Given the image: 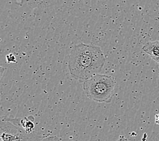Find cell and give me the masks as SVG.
Segmentation results:
<instances>
[{"label": "cell", "instance_id": "cell-10", "mask_svg": "<svg viewBox=\"0 0 159 141\" xmlns=\"http://www.w3.org/2000/svg\"><path fill=\"white\" fill-rule=\"evenodd\" d=\"M157 63H158V64H159V59H158V60H157Z\"/></svg>", "mask_w": 159, "mask_h": 141}, {"label": "cell", "instance_id": "cell-7", "mask_svg": "<svg viewBox=\"0 0 159 141\" xmlns=\"http://www.w3.org/2000/svg\"><path fill=\"white\" fill-rule=\"evenodd\" d=\"M6 59H7V63H16V58H15V56L12 54H10L7 55L6 56Z\"/></svg>", "mask_w": 159, "mask_h": 141}, {"label": "cell", "instance_id": "cell-1", "mask_svg": "<svg viewBox=\"0 0 159 141\" xmlns=\"http://www.w3.org/2000/svg\"><path fill=\"white\" fill-rule=\"evenodd\" d=\"M105 63L106 58L100 47L82 43L75 45L72 49L68 67L72 77L84 82L100 74Z\"/></svg>", "mask_w": 159, "mask_h": 141}, {"label": "cell", "instance_id": "cell-6", "mask_svg": "<svg viewBox=\"0 0 159 141\" xmlns=\"http://www.w3.org/2000/svg\"><path fill=\"white\" fill-rule=\"evenodd\" d=\"M41 141H62L61 139H60L58 136H43V139Z\"/></svg>", "mask_w": 159, "mask_h": 141}, {"label": "cell", "instance_id": "cell-4", "mask_svg": "<svg viewBox=\"0 0 159 141\" xmlns=\"http://www.w3.org/2000/svg\"><path fill=\"white\" fill-rule=\"evenodd\" d=\"M142 49L154 61L157 62L159 59V41H149L143 45Z\"/></svg>", "mask_w": 159, "mask_h": 141}, {"label": "cell", "instance_id": "cell-2", "mask_svg": "<svg viewBox=\"0 0 159 141\" xmlns=\"http://www.w3.org/2000/svg\"><path fill=\"white\" fill-rule=\"evenodd\" d=\"M84 93L96 102L111 103L115 92V82L111 76L98 74L83 82Z\"/></svg>", "mask_w": 159, "mask_h": 141}, {"label": "cell", "instance_id": "cell-9", "mask_svg": "<svg viewBox=\"0 0 159 141\" xmlns=\"http://www.w3.org/2000/svg\"><path fill=\"white\" fill-rule=\"evenodd\" d=\"M155 123L159 125V113L157 114L156 116H155Z\"/></svg>", "mask_w": 159, "mask_h": 141}, {"label": "cell", "instance_id": "cell-11", "mask_svg": "<svg viewBox=\"0 0 159 141\" xmlns=\"http://www.w3.org/2000/svg\"><path fill=\"white\" fill-rule=\"evenodd\" d=\"M1 141H2V140H1Z\"/></svg>", "mask_w": 159, "mask_h": 141}, {"label": "cell", "instance_id": "cell-3", "mask_svg": "<svg viewBox=\"0 0 159 141\" xmlns=\"http://www.w3.org/2000/svg\"><path fill=\"white\" fill-rule=\"evenodd\" d=\"M21 118L2 116L0 120V139L2 141H41L43 137L36 132H29L22 126Z\"/></svg>", "mask_w": 159, "mask_h": 141}, {"label": "cell", "instance_id": "cell-8", "mask_svg": "<svg viewBox=\"0 0 159 141\" xmlns=\"http://www.w3.org/2000/svg\"><path fill=\"white\" fill-rule=\"evenodd\" d=\"M116 141H129V140L124 136H120L119 137V139L117 140Z\"/></svg>", "mask_w": 159, "mask_h": 141}, {"label": "cell", "instance_id": "cell-5", "mask_svg": "<svg viewBox=\"0 0 159 141\" xmlns=\"http://www.w3.org/2000/svg\"><path fill=\"white\" fill-rule=\"evenodd\" d=\"M20 123L22 126L29 132H35V124H34V117L33 116L25 117L21 118Z\"/></svg>", "mask_w": 159, "mask_h": 141}]
</instances>
